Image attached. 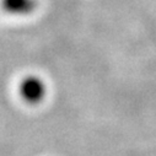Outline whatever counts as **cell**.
Returning a JSON list of instances; mask_svg holds the SVG:
<instances>
[{"mask_svg": "<svg viewBox=\"0 0 156 156\" xmlns=\"http://www.w3.org/2000/svg\"><path fill=\"white\" fill-rule=\"evenodd\" d=\"M46 84L37 76H27L20 84V94L22 98L32 105L41 102L46 96Z\"/></svg>", "mask_w": 156, "mask_h": 156, "instance_id": "cell-1", "label": "cell"}]
</instances>
